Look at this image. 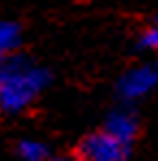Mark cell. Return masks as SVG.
Instances as JSON below:
<instances>
[{
	"label": "cell",
	"mask_w": 158,
	"mask_h": 161,
	"mask_svg": "<svg viewBox=\"0 0 158 161\" xmlns=\"http://www.w3.org/2000/svg\"><path fill=\"white\" fill-rule=\"evenodd\" d=\"M104 131L110 133L115 139H119L121 144L130 146L134 142V137H136V133H139V120L130 109H115L106 118Z\"/></svg>",
	"instance_id": "cell-4"
},
{
	"label": "cell",
	"mask_w": 158,
	"mask_h": 161,
	"mask_svg": "<svg viewBox=\"0 0 158 161\" xmlns=\"http://www.w3.org/2000/svg\"><path fill=\"white\" fill-rule=\"evenodd\" d=\"M156 87H158V61L130 68L117 80V94L126 103H134V100L145 98Z\"/></svg>",
	"instance_id": "cell-3"
},
{
	"label": "cell",
	"mask_w": 158,
	"mask_h": 161,
	"mask_svg": "<svg viewBox=\"0 0 158 161\" xmlns=\"http://www.w3.org/2000/svg\"><path fill=\"white\" fill-rule=\"evenodd\" d=\"M50 148L39 139H22L18 144V159L20 161H50Z\"/></svg>",
	"instance_id": "cell-6"
},
{
	"label": "cell",
	"mask_w": 158,
	"mask_h": 161,
	"mask_svg": "<svg viewBox=\"0 0 158 161\" xmlns=\"http://www.w3.org/2000/svg\"><path fill=\"white\" fill-rule=\"evenodd\" d=\"M0 65H2V54H0Z\"/></svg>",
	"instance_id": "cell-9"
},
{
	"label": "cell",
	"mask_w": 158,
	"mask_h": 161,
	"mask_svg": "<svg viewBox=\"0 0 158 161\" xmlns=\"http://www.w3.org/2000/svg\"><path fill=\"white\" fill-rule=\"evenodd\" d=\"M78 157L82 161H128L130 146L121 144L106 131H98L80 142Z\"/></svg>",
	"instance_id": "cell-2"
},
{
	"label": "cell",
	"mask_w": 158,
	"mask_h": 161,
	"mask_svg": "<svg viewBox=\"0 0 158 161\" xmlns=\"http://www.w3.org/2000/svg\"><path fill=\"white\" fill-rule=\"evenodd\" d=\"M50 72L26 57H11L0 65V109L20 113L48 87Z\"/></svg>",
	"instance_id": "cell-1"
},
{
	"label": "cell",
	"mask_w": 158,
	"mask_h": 161,
	"mask_svg": "<svg viewBox=\"0 0 158 161\" xmlns=\"http://www.w3.org/2000/svg\"><path fill=\"white\" fill-rule=\"evenodd\" d=\"M22 44V28L18 22L11 20H0V54L13 53Z\"/></svg>",
	"instance_id": "cell-5"
},
{
	"label": "cell",
	"mask_w": 158,
	"mask_h": 161,
	"mask_svg": "<svg viewBox=\"0 0 158 161\" xmlns=\"http://www.w3.org/2000/svg\"><path fill=\"white\" fill-rule=\"evenodd\" d=\"M50 161H72L69 157H50Z\"/></svg>",
	"instance_id": "cell-8"
},
{
	"label": "cell",
	"mask_w": 158,
	"mask_h": 161,
	"mask_svg": "<svg viewBox=\"0 0 158 161\" xmlns=\"http://www.w3.org/2000/svg\"><path fill=\"white\" fill-rule=\"evenodd\" d=\"M141 46L147 48V50H158V15H156V22L141 35Z\"/></svg>",
	"instance_id": "cell-7"
}]
</instances>
